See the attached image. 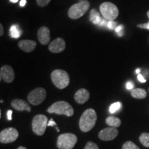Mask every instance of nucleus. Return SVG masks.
Returning <instances> with one entry per match:
<instances>
[{"label": "nucleus", "mask_w": 149, "mask_h": 149, "mask_svg": "<svg viewBox=\"0 0 149 149\" xmlns=\"http://www.w3.org/2000/svg\"><path fill=\"white\" fill-rule=\"evenodd\" d=\"M22 35V31L20 29L19 26L16 24H13L11 26L10 28V31H9V35L11 38L17 39L21 36Z\"/></svg>", "instance_id": "20"}, {"label": "nucleus", "mask_w": 149, "mask_h": 149, "mask_svg": "<svg viewBox=\"0 0 149 149\" xmlns=\"http://www.w3.org/2000/svg\"><path fill=\"white\" fill-rule=\"evenodd\" d=\"M9 1H10V2L11 3H17L19 0H9Z\"/></svg>", "instance_id": "37"}, {"label": "nucleus", "mask_w": 149, "mask_h": 149, "mask_svg": "<svg viewBox=\"0 0 149 149\" xmlns=\"http://www.w3.org/2000/svg\"><path fill=\"white\" fill-rule=\"evenodd\" d=\"M117 27V23L113 21V20H111L108 22L107 28L110 30H115V29Z\"/></svg>", "instance_id": "26"}, {"label": "nucleus", "mask_w": 149, "mask_h": 149, "mask_svg": "<svg viewBox=\"0 0 149 149\" xmlns=\"http://www.w3.org/2000/svg\"><path fill=\"white\" fill-rule=\"evenodd\" d=\"M119 134L117 128L108 127L104 128L98 134L99 138L103 141H111L115 139Z\"/></svg>", "instance_id": "10"}, {"label": "nucleus", "mask_w": 149, "mask_h": 149, "mask_svg": "<svg viewBox=\"0 0 149 149\" xmlns=\"http://www.w3.org/2000/svg\"><path fill=\"white\" fill-rule=\"evenodd\" d=\"M51 0H37V3L41 7H44L51 2Z\"/></svg>", "instance_id": "27"}, {"label": "nucleus", "mask_w": 149, "mask_h": 149, "mask_svg": "<svg viewBox=\"0 0 149 149\" xmlns=\"http://www.w3.org/2000/svg\"><path fill=\"white\" fill-rule=\"evenodd\" d=\"M48 126H54V127H55V126H57V124L53 119H51L48 123Z\"/></svg>", "instance_id": "32"}, {"label": "nucleus", "mask_w": 149, "mask_h": 149, "mask_svg": "<svg viewBox=\"0 0 149 149\" xmlns=\"http://www.w3.org/2000/svg\"><path fill=\"white\" fill-rule=\"evenodd\" d=\"M108 22H109V21H107V19H103L101 22V24H100V26H99L102 27V28H104V27L107 28Z\"/></svg>", "instance_id": "30"}, {"label": "nucleus", "mask_w": 149, "mask_h": 149, "mask_svg": "<svg viewBox=\"0 0 149 149\" xmlns=\"http://www.w3.org/2000/svg\"><path fill=\"white\" fill-rule=\"evenodd\" d=\"M137 79H138L139 81L141 83H145L146 81V79H145V78L144 77V76H143L141 74H139L138 75H137Z\"/></svg>", "instance_id": "31"}, {"label": "nucleus", "mask_w": 149, "mask_h": 149, "mask_svg": "<svg viewBox=\"0 0 149 149\" xmlns=\"http://www.w3.org/2000/svg\"><path fill=\"white\" fill-rule=\"evenodd\" d=\"M26 4V0H21L19 2V6L21 7L25 6Z\"/></svg>", "instance_id": "34"}, {"label": "nucleus", "mask_w": 149, "mask_h": 149, "mask_svg": "<svg viewBox=\"0 0 149 149\" xmlns=\"http://www.w3.org/2000/svg\"><path fill=\"white\" fill-rule=\"evenodd\" d=\"M137 27L140 28V29H144L149 30V22H148V23H146V24H138V25H137Z\"/></svg>", "instance_id": "28"}, {"label": "nucleus", "mask_w": 149, "mask_h": 149, "mask_svg": "<svg viewBox=\"0 0 149 149\" xmlns=\"http://www.w3.org/2000/svg\"><path fill=\"white\" fill-rule=\"evenodd\" d=\"M124 27L123 25H119L117 26V27L115 29V32L117 35H119L120 37H122L124 35Z\"/></svg>", "instance_id": "25"}, {"label": "nucleus", "mask_w": 149, "mask_h": 149, "mask_svg": "<svg viewBox=\"0 0 149 149\" xmlns=\"http://www.w3.org/2000/svg\"><path fill=\"white\" fill-rule=\"evenodd\" d=\"M97 119V116L94 109H88L86 110L79 119V126L80 130L84 133L90 131L95 125Z\"/></svg>", "instance_id": "1"}, {"label": "nucleus", "mask_w": 149, "mask_h": 149, "mask_svg": "<svg viewBox=\"0 0 149 149\" xmlns=\"http://www.w3.org/2000/svg\"><path fill=\"white\" fill-rule=\"evenodd\" d=\"M102 19H103V18H102L100 14L99 13V12H97L95 9H93V10H91L90 21L91 22H92L93 24L99 26L100 24H101Z\"/></svg>", "instance_id": "17"}, {"label": "nucleus", "mask_w": 149, "mask_h": 149, "mask_svg": "<svg viewBox=\"0 0 149 149\" xmlns=\"http://www.w3.org/2000/svg\"><path fill=\"white\" fill-rule=\"evenodd\" d=\"M106 123L108 126H111V127L113 128H117L120 126L122 122H121L120 119L118 117L113 116V115H111L109 116L106 119Z\"/></svg>", "instance_id": "18"}, {"label": "nucleus", "mask_w": 149, "mask_h": 149, "mask_svg": "<svg viewBox=\"0 0 149 149\" xmlns=\"http://www.w3.org/2000/svg\"><path fill=\"white\" fill-rule=\"evenodd\" d=\"M130 95L133 97L135 99H144L146 97L147 93L143 88H135L131 91Z\"/></svg>", "instance_id": "19"}, {"label": "nucleus", "mask_w": 149, "mask_h": 149, "mask_svg": "<svg viewBox=\"0 0 149 149\" xmlns=\"http://www.w3.org/2000/svg\"><path fill=\"white\" fill-rule=\"evenodd\" d=\"M48 118L44 115H37L32 121V129L37 135H43L48 126Z\"/></svg>", "instance_id": "6"}, {"label": "nucleus", "mask_w": 149, "mask_h": 149, "mask_svg": "<svg viewBox=\"0 0 149 149\" xmlns=\"http://www.w3.org/2000/svg\"><path fill=\"white\" fill-rule=\"evenodd\" d=\"M148 92H149V88H148Z\"/></svg>", "instance_id": "40"}, {"label": "nucleus", "mask_w": 149, "mask_h": 149, "mask_svg": "<svg viewBox=\"0 0 149 149\" xmlns=\"http://www.w3.org/2000/svg\"><path fill=\"white\" fill-rule=\"evenodd\" d=\"M122 149H140L135 143L131 141H126L122 146Z\"/></svg>", "instance_id": "23"}, {"label": "nucleus", "mask_w": 149, "mask_h": 149, "mask_svg": "<svg viewBox=\"0 0 149 149\" xmlns=\"http://www.w3.org/2000/svg\"><path fill=\"white\" fill-rule=\"evenodd\" d=\"M126 88L128 89V90H133V87H134V84L132 82V81H128V82H126Z\"/></svg>", "instance_id": "29"}, {"label": "nucleus", "mask_w": 149, "mask_h": 149, "mask_svg": "<svg viewBox=\"0 0 149 149\" xmlns=\"http://www.w3.org/2000/svg\"><path fill=\"white\" fill-rule=\"evenodd\" d=\"M121 107H122V104H121V102H115V103L112 104L109 107L110 113L113 114V113H116V112L118 111L119 110H120Z\"/></svg>", "instance_id": "22"}, {"label": "nucleus", "mask_w": 149, "mask_h": 149, "mask_svg": "<svg viewBox=\"0 0 149 149\" xmlns=\"http://www.w3.org/2000/svg\"><path fill=\"white\" fill-rule=\"evenodd\" d=\"M65 48H66V42L62 38L55 39L48 46V49L49 51L53 53H59L61 52L64 51Z\"/></svg>", "instance_id": "12"}, {"label": "nucleus", "mask_w": 149, "mask_h": 149, "mask_svg": "<svg viewBox=\"0 0 149 149\" xmlns=\"http://www.w3.org/2000/svg\"><path fill=\"white\" fill-rule=\"evenodd\" d=\"M12 114H13V111L11 110H9L7 112V117H8V120L9 121L12 120Z\"/></svg>", "instance_id": "33"}, {"label": "nucleus", "mask_w": 149, "mask_h": 149, "mask_svg": "<svg viewBox=\"0 0 149 149\" xmlns=\"http://www.w3.org/2000/svg\"><path fill=\"white\" fill-rule=\"evenodd\" d=\"M135 72H136V73L139 74V72H141V69H140V68H137V69L135 70Z\"/></svg>", "instance_id": "36"}, {"label": "nucleus", "mask_w": 149, "mask_h": 149, "mask_svg": "<svg viewBox=\"0 0 149 149\" xmlns=\"http://www.w3.org/2000/svg\"><path fill=\"white\" fill-rule=\"evenodd\" d=\"M18 46L20 49L26 53H31L35 49L37 43L33 40H22L18 43Z\"/></svg>", "instance_id": "16"}, {"label": "nucleus", "mask_w": 149, "mask_h": 149, "mask_svg": "<svg viewBox=\"0 0 149 149\" xmlns=\"http://www.w3.org/2000/svg\"><path fill=\"white\" fill-rule=\"evenodd\" d=\"M0 77L6 83H11L15 79V72L13 68L8 65H4L0 70Z\"/></svg>", "instance_id": "11"}, {"label": "nucleus", "mask_w": 149, "mask_h": 149, "mask_svg": "<svg viewBox=\"0 0 149 149\" xmlns=\"http://www.w3.org/2000/svg\"><path fill=\"white\" fill-rule=\"evenodd\" d=\"M47 112L49 113L66 115L67 117H71L74 114L73 108L69 103L65 101L55 102L47 109Z\"/></svg>", "instance_id": "2"}, {"label": "nucleus", "mask_w": 149, "mask_h": 149, "mask_svg": "<svg viewBox=\"0 0 149 149\" xmlns=\"http://www.w3.org/2000/svg\"><path fill=\"white\" fill-rule=\"evenodd\" d=\"M3 34V28L2 24H0V35L2 36Z\"/></svg>", "instance_id": "35"}, {"label": "nucleus", "mask_w": 149, "mask_h": 149, "mask_svg": "<svg viewBox=\"0 0 149 149\" xmlns=\"http://www.w3.org/2000/svg\"><path fill=\"white\" fill-rule=\"evenodd\" d=\"M46 97V91L43 88H37L29 93L28 100L33 106L40 105L45 100Z\"/></svg>", "instance_id": "8"}, {"label": "nucleus", "mask_w": 149, "mask_h": 149, "mask_svg": "<svg viewBox=\"0 0 149 149\" xmlns=\"http://www.w3.org/2000/svg\"><path fill=\"white\" fill-rule=\"evenodd\" d=\"M77 137L74 134L64 133L58 137L57 146L59 149H72L75 146Z\"/></svg>", "instance_id": "5"}, {"label": "nucleus", "mask_w": 149, "mask_h": 149, "mask_svg": "<svg viewBox=\"0 0 149 149\" xmlns=\"http://www.w3.org/2000/svg\"><path fill=\"white\" fill-rule=\"evenodd\" d=\"M90 8V3L87 0H83L72 5L68 12V17L72 19H77L86 13Z\"/></svg>", "instance_id": "4"}, {"label": "nucleus", "mask_w": 149, "mask_h": 149, "mask_svg": "<svg viewBox=\"0 0 149 149\" xmlns=\"http://www.w3.org/2000/svg\"><path fill=\"white\" fill-rule=\"evenodd\" d=\"M37 38L42 45H47L51 40L50 30L46 26H42L38 30Z\"/></svg>", "instance_id": "13"}, {"label": "nucleus", "mask_w": 149, "mask_h": 149, "mask_svg": "<svg viewBox=\"0 0 149 149\" xmlns=\"http://www.w3.org/2000/svg\"><path fill=\"white\" fill-rule=\"evenodd\" d=\"M139 141L143 146L149 148V133H143L139 136Z\"/></svg>", "instance_id": "21"}, {"label": "nucleus", "mask_w": 149, "mask_h": 149, "mask_svg": "<svg viewBox=\"0 0 149 149\" xmlns=\"http://www.w3.org/2000/svg\"><path fill=\"white\" fill-rule=\"evenodd\" d=\"M74 100L79 104H83L86 102L90 98V93L85 88H81L75 93L74 96Z\"/></svg>", "instance_id": "14"}, {"label": "nucleus", "mask_w": 149, "mask_h": 149, "mask_svg": "<svg viewBox=\"0 0 149 149\" xmlns=\"http://www.w3.org/2000/svg\"><path fill=\"white\" fill-rule=\"evenodd\" d=\"M147 16H148V17L149 18V10L147 12Z\"/></svg>", "instance_id": "39"}, {"label": "nucleus", "mask_w": 149, "mask_h": 149, "mask_svg": "<svg viewBox=\"0 0 149 149\" xmlns=\"http://www.w3.org/2000/svg\"><path fill=\"white\" fill-rule=\"evenodd\" d=\"M19 137L17 130L15 128H7L1 130L0 133V142L2 144L12 143Z\"/></svg>", "instance_id": "9"}, {"label": "nucleus", "mask_w": 149, "mask_h": 149, "mask_svg": "<svg viewBox=\"0 0 149 149\" xmlns=\"http://www.w3.org/2000/svg\"><path fill=\"white\" fill-rule=\"evenodd\" d=\"M84 149H100L97 144L94 143L93 141H88L86 144Z\"/></svg>", "instance_id": "24"}, {"label": "nucleus", "mask_w": 149, "mask_h": 149, "mask_svg": "<svg viewBox=\"0 0 149 149\" xmlns=\"http://www.w3.org/2000/svg\"><path fill=\"white\" fill-rule=\"evenodd\" d=\"M51 80L54 85L59 89H64L70 83L69 74L63 70L57 69L51 73Z\"/></svg>", "instance_id": "3"}, {"label": "nucleus", "mask_w": 149, "mask_h": 149, "mask_svg": "<svg viewBox=\"0 0 149 149\" xmlns=\"http://www.w3.org/2000/svg\"><path fill=\"white\" fill-rule=\"evenodd\" d=\"M11 106H12L13 108H14L15 109L18 111H31V108L29 105V104L24 100H20V99H15V100H13L12 102H11Z\"/></svg>", "instance_id": "15"}, {"label": "nucleus", "mask_w": 149, "mask_h": 149, "mask_svg": "<svg viewBox=\"0 0 149 149\" xmlns=\"http://www.w3.org/2000/svg\"><path fill=\"white\" fill-rule=\"evenodd\" d=\"M100 12L104 19L111 21L114 20L119 15V10L114 3L104 2L100 5Z\"/></svg>", "instance_id": "7"}, {"label": "nucleus", "mask_w": 149, "mask_h": 149, "mask_svg": "<svg viewBox=\"0 0 149 149\" xmlns=\"http://www.w3.org/2000/svg\"><path fill=\"white\" fill-rule=\"evenodd\" d=\"M17 149H27L26 148V147H24V146H19L18 147V148H17Z\"/></svg>", "instance_id": "38"}]
</instances>
